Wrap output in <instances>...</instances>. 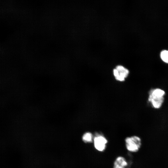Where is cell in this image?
I'll return each instance as SVG.
<instances>
[{
    "label": "cell",
    "instance_id": "cell-7",
    "mask_svg": "<svg viewBox=\"0 0 168 168\" xmlns=\"http://www.w3.org/2000/svg\"><path fill=\"white\" fill-rule=\"evenodd\" d=\"M160 56L163 61L168 63V50H164L162 51L160 54Z\"/></svg>",
    "mask_w": 168,
    "mask_h": 168
},
{
    "label": "cell",
    "instance_id": "cell-6",
    "mask_svg": "<svg viewBox=\"0 0 168 168\" xmlns=\"http://www.w3.org/2000/svg\"><path fill=\"white\" fill-rule=\"evenodd\" d=\"M92 134L90 132H87L83 135L82 139L85 142H91L92 141Z\"/></svg>",
    "mask_w": 168,
    "mask_h": 168
},
{
    "label": "cell",
    "instance_id": "cell-9",
    "mask_svg": "<svg viewBox=\"0 0 168 168\" xmlns=\"http://www.w3.org/2000/svg\"><path fill=\"white\" fill-rule=\"evenodd\" d=\"M114 168H125V167L119 165L114 164Z\"/></svg>",
    "mask_w": 168,
    "mask_h": 168
},
{
    "label": "cell",
    "instance_id": "cell-2",
    "mask_svg": "<svg viewBox=\"0 0 168 168\" xmlns=\"http://www.w3.org/2000/svg\"><path fill=\"white\" fill-rule=\"evenodd\" d=\"M94 140L95 147L97 150L102 151L105 149L107 141L104 137L98 136L94 138Z\"/></svg>",
    "mask_w": 168,
    "mask_h": 168
},
{
    "label": "cell",
    "instance_id": "cell-1",
    "mask_svg": "<svg viewBox=\"0 0 168 168\" xmlns=\"http://www.w3.org/2000/svg\"><path fill=\"white\" fill-rule=\"evenodd\" d=\"M125 141L127 149L131 152H137L142 146V139L138 136L133 135L127 137Z\"/></svg>",
    "mask_w": 168,
    "mask_h": 168
},
{
    "label": "cell",
    "instance_id": "cell-8",
    "mask_svg": "<svg viewBox=\"0 0 168 168\" xmlns=\"http://www.w3.org/2000/svg\"><path fill=\"white\" fill-rule=\"evenodd\" d=\"M113 74L115 78L118 77L119 75V73L117 70L115 68L113 70Z\"/></svg>",
    "mask_w": 168,
    "mask_h": 168
},
{
    "label": "cell",
    "instance_id": "cell-3",
    "mask_svg": "<svg viewBox=\"0 0 168 168\" xmlns=\"http://www.w3.org/2000/svg\"><path fill=\"white\" fill-rule=\"evenodd\" d=\"M164 100V97H159L150 94L148 100L151 102L153 107L156 109L160 108Z\"/></svg>",
    "mask_w": 168,
    "mask_h": 168
},
{
    "label": "cell",
    "instance_id": "cell-5",
    "mask_svg": "<svg viewBox=\"0 0 168 168\" xmlns=\"http://www.w3.org/2000/svg\"><path fill=\"white\" fill-rule=\"evenodd\" d=\"M114 164L119 165L124 167H126L128 165L126 159L122 156L118 157L115 161Z\"/></svg>",
    "mask_w": 168,
    "mask_h": 168
},
{
    "label": "cell",
    "instance_id": "cell-4",
    "mask_svg": "<svg viewBox=\"0 0 168 168\" xmlns=\"http://www.w3.org/2000/svg\"><path fill=\"white\" fill-rule=\"evenodd\" d=\"M116 68L119 72L118 77L115 78L118 81L122 82L124 81L125 78L127 77L129 73L128 70L123 66L119 65L116 66Z\"/></svg>",
    "mask_w": 168,
    "mask_h": 168
}]
</instances>
